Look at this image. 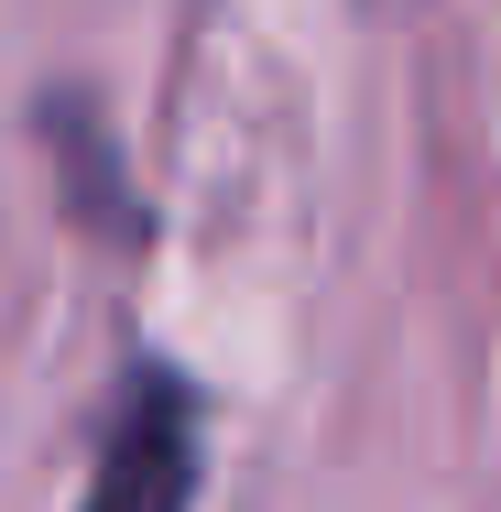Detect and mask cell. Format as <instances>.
Returning a JSON list of instances; mask_svg holds the SVG:
<instances>
[{"mask_svg": "<svg viewBox=\"0 0 501 512\" xmlns=\"http://www.w3.org/2000/svg\"><path fill=\"white\" fill-rule=\"evenodd\" d=\"M186 502H197V414L175 382H142L99 447L88 512H186Z\"/></svg>", "mask_w": 501, "mask_h": 512, "instance_id": "6da1fadb", "label": "cell"}]
</instances>
